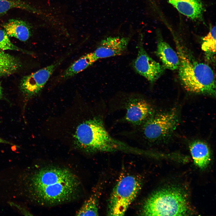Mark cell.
<instances>
[{"label":"cell","instance_id":"cell-1","mask_svg":"<svg viewBox=\"0 0 216 216\" xmlns=\"http://www.w3.org/2000/svg\"><path fill=\"white\" fill-rule=\"evenodd\" d=\"M26 196L41 206H53L76 199L82 184L77 176L69 169L46 166L26 171L21 176Z\"/></svg>","mask_w":216,"mask_h":216},{"label":"cell","instance_id":"cell-2","mask_svg":"<svg viewBox=\"0 0 216 216\" xmlns=\"http://www.w3.org/2000/svg\"><path fill=\"white\" fill-rule=\"evenodd\" d=\"M174 40L179 61L178 77L184 88L193 93L215 97V78L212 68L197 60L176 37Z\"/></svg>","mask_w":216,"mask_h":216},{"label":"cell","instance_id":"cell-3","mask_svg":"<svg viewBox=\"0 0 216 216\" xmlns=\"http://www.w3.org/2000/svg\"><path fill=\"white\" fill-rule=\"evenodd\" d=\"M75 136L77 146L87 152L121 151L137 154L139 152L138 148L112 136L100 118H94L80 124L77 127Z\"/></svg>","mask_w":216,"mask_h":216},{"label":"cell","instance_id":"cell-4","mask_svg":"<svg viewBox=\"0 0 216 216\" xmlns=\"http://www.w3.org/2000/svg\"><path fill=\"white\" fill-rule=\"evenodd\" d=\"M186 198L178 188H169L159 190L145 201L141 214L144 216H182L187 212Z\"/></svg>","mask_w":216,"mask_h":216},{"label":"cell","instance_id":"cell-5","mask_svg":"<svg viewBox=\"0 0 216 216\" xmlns=\"http://www.w3.org/2000/svg\"><path fill=\"white\" fill-rule=\"evenodd\" d=\"M141 180L134 175H127L117 182L111 194L108 204V215H124L142 188Z\"/></svg>","mask_w":216,"mask_h":216},{"label":"cell","instance_id":"cell-6","mask_svg":"<svg viewBox=\"0 0 216 216\" xmlns=\"http://www.w3.org/2000/svg\"><path fill=\"white\" fill-rule=\"evenodd\" d=\"M179 122L175 108L167 111L153 112L139 127L143 138L150 142L163 140L170 136Z\"/></svg>","mask_w":216,"mask_h":216},{"label":"cell","instance_id":"cell-7","mask_svg":"<svg viewBox=\"0 0 216 216\" xmlns=\"http://www.w3.org/2000/svg\"><path fill=\"white\" fill-rule=\"evenodd\" d=\"M64 59L61 58L50 65L23 77L20 82V88L25 97L28 99L38 94Z\"/></svg>","mask_w":216,"mask_h":216},{"label":"cell","instance_id":"cell-8","mask_svg":"<svg viewBox=\"0 0 216 216\" xmlns=\"http://www.w3.org/2000/svg\"><path fill=\"white\" fill-rule=\"evenodd\" d=\"M138 52L132 65L135 70L151 83L156 81L163 74L165 68L151 57L146 51L142 37L139 41Z\"/></svg>","mask_w":216,"mask_h":216},{"label":"cell","instance_id":"cell-9","mask_svg":"<svg viewBox=\"0 0 216 216\" xmlns=\"http://www.w3.org/2000/svg\"><path fill=\"white\" fill-rule=\"evenodd\" d=\"M125 121L136 127L140 126L153 112L150 103L139 95H131L124 102Z\"/></svg>","mask_w":216,"mask_h":216},{"label":"cell","instance_id":"cell-10","mask_svg":"<svg viewBox=\"0 0 216 216\" xmlns=\"http://www.w3.org/2000/svg\"><path fill=\"white\" fill-rule=\"evenodd\" d=\"M129 40L128 37H109L102 40L92 53L97 60L120 55L126 50Z\"/></svg>","mask_w":216,"mask_h":216},{"label":"cell","instance_id":"cell-11","mask_svg":"<svg viewBox=\"0 0 216 216\" xmlns=\"http://www.w3.org/2000/svg\"><path fill=\"white\" fill-rule=\"evenodd\" d=\"M182 14L195 21L204 22L206 8L200 0H167Z\"/></svg>","mask_w":216,"mask_h":216},{"label":"cell","instance_id":"cell-12","mask_svg":"<svg viewBox=\"0 0 216 216\" xmlns=\"http://www.w3.org/2000/svg\"><path fill=\"white\" fill-rule=\"evenodd\" d=\"M156 56L161 61L165 69L171 70H178L179 64V59L176 52L163 39L159 31L157 33Z\"/></svg>","mask_w":216,"mask_h":216},{"label":"cell","instance_id":"cell-13","mask_svg":"<svg viewBox=\"0 0 216 216\" xmlns=\"http://www.w3.org/2000/svg\"><path fill=\"white\" fill-rule=\"evenodd\" d=\"M3 27L9 37H14L21 41H26L31 35L30 26L22 20H9L4 24Z\"/></svg>","mask_w":216,"mask_h":216},{"label":"cell","instance_id":"cell-14","mask_svg":"<svg viewBox=\"0 0 216 216\" xmlns=\"http://www.w3.org/2000/svg\"><path fill=\"white\" fill-rule=\"evenodd\" d=\"M190 149L195 164L200 168L206 167L210 159V151L206 143L201 140H195L191 143Z\"/></svg>","mask_w":216,"mask_h":216},{"label":"cell","instance_id":"cell-15","mask_svg":"<svg viewBox=\"0 0 216 216\" xmlns=\"http://www.w3.org/2000/svg\"><path fill=\"white\" fill-rule=\"evenodd\" d=\"M97 60L92 52L84 55L70 64L62 73L61 79L65 80L85 70Z\"/></svg>","mask_w":216,"mask_h":216},{"label":"cell","instance_id":"cell-16","mask_svg":"<svg viewBox=\"0 0 216 216\" xmlns=\"http://www.w3.org/2000/svg\"><path fill=\"white\" fill-rule=\"evenodd\" d=\"M20 65L16 58L0 49V76L12 74L17 71Z\"/></svg>","mask_w":216,"mask_h":216},{"label":"cell","instance_id":"cell-17","mask_svg":"<svg viewBox=\"0 0 216 216\" xmlns=\"http://www.w3.org/2000/svg\"><path fill=\"white\" fill-rule=\"evenodd\" d=\"M216 27L210 26L209 32L202 39L201 49L207 59L215 61L216 52Z\"/></svg>","mask_w":216,"mask_h":216},{"label":"cell","instance_id":"cell-18","mask_svg":"<svg viewBox=\"0 0 216 216\" xmlns=\"http://www.w3.org/2000/svg\"><path fill=\"white\" fill-rule=\"evenodd\" d=\"M99 193L91 195L84 202L76 212V216H98L99 215Z\"/></svg>","mask_w":216,"mask_h":216},{"label":"cell","instance_id":"cell-19","mask_svg":"<svg viewBox=\"0 0 216 216\" xmlns=\"http://www.w3.org/2000/svg\"><path fill=\"white\" fill-rule=\"evenodd\" d=\"M14 8L30 12H36L35 9L24 0H0V15L4 14L10 10Z\"/></svg>","mask_w":216,"mask_h":216},{"label":"cell","instance_id":"cell-20","mask_svg":"<svg viewBox=\"0 0 216 216\" xmlns=\"http://www.w3.org/2000/svg\"><path fill=\"white\" fill-rule=\"evenodd\" d=\"M0 49L3 50H16L29 53V52L19 48L13 44L5 31L4 30L1 29H0Z\"/></svg>","mask_w":216,"mask_h":216},{"label":"cell","instance_id":"cell-21","mask_svg":"<svg viewBox=\"0 0 216 216\" xmlns=\"http://www.w3.org/2000/svg\"><path fill=\"white\" fill-rule=\"evenodd\" d=\"M9 204L12 206H15L20 213L24 215H32L31 213L25 207L12 202H10Z\"/></svg>","mask_w":216,"mask_h":216},{"label":"cell","instance_id":"cell-22","mask_svg":"<svg viewBox=\"0 0 216 216\" xmlns=\"http://www.w3.org/2000/svg\"><path fill=\"white\" fill-rule=\"evenodd\" d=\"M0 143H4V144H9L11 145H14V146H16V145L10 142L9 141H8L6 140H4L3 139H2V138H1L0 137Z\"/></svg>","mask_w":216,"mask_h":216},{"label":"cell","instance_id":"cell-23","mask_svg":"<svg viewBox=\"0 0 216 216\" xmlns=\"http://www.w3.org/2000/svg\"><path fill=\"white\" fill-rule=\"evenodd\" d=\"M3 97V91L1 83L0 82V99L2 98Z\"/></svg>","mask_w":216,"mask_h":216}]
</instances>
